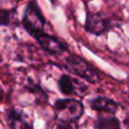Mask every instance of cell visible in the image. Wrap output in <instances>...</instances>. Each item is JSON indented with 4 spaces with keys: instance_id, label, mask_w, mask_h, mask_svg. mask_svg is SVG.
<instances>
[{
    "instance_id": "7c38bea8",
    "label": "cell",
    "mask_w": 129,
    "mask_h": 129,
    "mask_svg": "<svg viewBox=\"0 0 129 129\" xmlns=\"http://www.w3.org/2000/svg\"><path fill=\"white\" fill-rule=\"evenodd\" d=\"M3 96H4V92H3V90L0 88V101L2 100V98H3Z\"/></svg>"
},
{
    "instance_id": "52a82bcc",
    "label": "cell",
    "mask_w": 129,
    "mask_h": 129,
    "mask_svg": "<svg viewBox=\"0 0 129 129\" xmlns=\"http://www.w3.org/2000/svg\"><path fill=\"white\" fill-rule=\"evenodd\" d=\"M89 105L91 109L101 112V113H108V114H115L118 110V103L115 102L114 100L103 97V96H98L89 101Z\"/></svg>"
},
{
    "instance_id": "5b68a950",
    "label": "cell",
    "mask_w": 129,
    "mask_h": 129,
    "mask_svg": "<svg viewBox=\"0 0 129 129\" xmlns=\"http://www.w3.org/2000/svg\"><path fill=\"white\" fill-rule=\"evenodd\" d=\"M35 39H36L37 43L40 45V47L44 51H46L50 54H54V55L61 54L68 48L67 43H64L57 37L47 34V33H44V32L37 35L35 37Z\"/></svg>"
},
{
    "instance_id": "30bf717a",
    "label": "cell",
    "mask_w": 129,
    "mask_h": 129,
    "mask_svg": "<svg viewBox=\"0 0 129 129\" xmlns=\"http://www.w3.org/2000/svg\"><path fill=\"white\" fill-rule=\"evenodd\" d=\"M12 10H6L0 8V26H7L11 23Z\"/></svg>"
},
{
    "instance_id": "6da1fadb",
    "label": "cell",
    "mask_w": 129,
    "mask_h": 129,
    "mask_svg": "<svg viewBox=\"0 0 129 129\" xmlns=\"http://www.w3.org/2000/svg\"><path fill=\"white\" fill-rule=\"evenodd\" d=\"M63 68L68 72L73 73L92 84H97L102 79L100 72L96 68L76 54H70L64 58Z\"/></svg>"
},
{
    "instance_id": "3957f363",
    "label": "cell",
    "mask_w": 129,
    "mask_h": 129,
    "mask_svg": "<svg viewBox=\"0 0 129 129\" xmlns=\"http://www.w3.org/2000/svg\"><path fill=\"white\" fill-rule=\"evenodd\" d=\"M53 111L60 122L71 124L83 116L84 105L81 101L73 98L58 99L54 102Z\"/></svg>"
},
{
    "instance_id": "7a4b0ae2",
    "label": "cell",
    "mask_w": 129,
    "mask_h": 129,
    "mask_svg": "<svg viewBox=\"0 0 129 129\" xmlns=\"http://www.w3.org/2000/svg\"><path fill=\"white\" fill-rule=\"evenodd\" d=\"M21 24L26 32H28L34 38L43 33L45 18L36 1L31 0L26 4L21 19Z\"/></svg>"
},
{
    "instance_id": "8992f818",
    "label": "cell",
    "mask_w": 129,
    "mask_h": 129,
    "mask_svg": "<svg viewBox=\"0 0 129 129\" xmlns=\"http://www.w3.org/2000/svg\"><path fill=\"white\" fill-rule=\"evenodd\" d=\"M57 86L60 93L66 96H81L87 91V87L83 83H80L78 80L72 78L68 74H63L59 77L57 80Z\"/></svg>"
},
{
    "instance_id": "ba28073f",
    "label": "cell",
    "mask_w": 129,
    "mask_h": 129,
    "mask_svg": "<svg viewBox=\"0 0 129 129\" xmlns=\"http://www.w3.org/2000/svg\"><path fill=\"white\" fill-rule=\"evenodd\" d=\"M95 129H121V123L114 114H99L94 124Z\"/></svg>"
},
{
    "instance_id": "277c9868",
    "label": "cell",
    "mask_w": 129,
    "mask_h": 129,
    "mask_svg": "<svg viewBox=\"0 0 129 129\" xmlns=\"http://www.w3.org/2000/svg\"><path fill=\"white\" fill-rule=\"evenodd\" d=\"M114 27L113 19L101 12H86L84 28L87 32L95 35H103Z\"/></svg>"
},
{
    "instance_id": "8fae6325",
    "label": "cell",
    "mask_w": 129,
    "mask_h": 129,
    "mask_svg": "<svg viewBox=\"0 0 129 129\" xmlns=\"http://www.w3.org/2000/svg\"><path fill=\"white\" fill-rule=\"evenodd\" d=\"M56 129H73V126H72L71 124L63 123V124H59Z\"/></svg>"
},
{
    "instance_id": "9c48e42d",
    "label": "cell",
    "mask_w": 129,
    "mask_h": 129,
    "mask_svg": "<svg viewBox=\"0 0 129 129\" xmlns=\"http://www.w3.org/2000/svg\"><path fill=\"white\" fill-rule=\"evenodd\" d=\"M8 121L11 129H32V127L25 120L23 115L15 109H11L9 111Z\"/></svg>"
}]
</instances>
